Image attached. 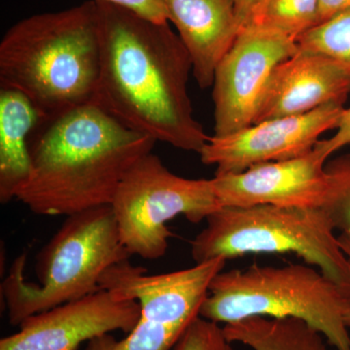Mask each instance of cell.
<instances>
[{
    "instance_id": "cell-4",
    "label": "cell",
    "mask_w": 350,
    "mask_h": 350,
    "mask_svg": "<svg viewBox=\"0 0 350 350\" xmlns=\"http://www.w3.org/2000/svg\"><path fill=\"white\" fill-rule=\"evenodd\" d=\"M131 257L110 204L66 216L39 253L38 283L25 282V254L14 261L4 278L1 292L9 322L20 326L32 315L98 291L103 273Z\"/></svg>"
},
{
    "instance_id": "cell-21",
    "label": "cell",
    "mask_w": 350,
    "mask_h": 350,
    "mask_svg": "<svg viewBox=\"0 0 350 350\" xmlns=\"http://www.w3.org/2000/svg\"><path fill=\"white\" fill-rule=\"evenodd\" d=\"M172 350L237 349L226 337L220 324L199 315L184 329Z\"/></svg>"
},
{
    "instance_id": "cell-11",
    "label": "cell",
    "mask_w": 350,
    "mask_h": 350,
    "mask_svg": "<svg viewBox=\"0 0 350 350\" xmlns=\"http://www.w3.org/2000/svg\"><path fill=\"white\" fill-rule=\"evenodd\" d=\"M140 319L137 301L100 289L24 320L19 332L1 338L0 350H77L105 334L131 333Z\"/></svg>"
},
{
    "instance_id": "cell-3",
    "label": "cell",
    "mask_w": 350,
    "mask_h": 350,
    "mask_svg": "<svg viewBox=\"0 0 350 350\" xmlns=\"http://www.w3.org/2000/svg\"><path fill=\"white\" fill-rule=\"evenodd\" d=\"M100 69L94 0L21 20L0 42L1 88L25 94L41 119L96 101Z\"/></svg>"
},
{
    "instance_id": "cell-15",
    "label": "cell",
    "mask_w": 350,
    "mask_h": 350,
    "mask_svg": "<svg viewBox=\"0 0 350 350\" xmlns=\"http://www.w3.org/2000/svg\"><path fill=\"white\" fill-rule=\"evenodd\" d=\"M41 120L31 100L20 92L0 90V202L7 204L29 180V139Z\"/></svg>"
},
{
    "instance_id": "cell-20",
    "label": "cell",
    "mask_w": 350,
    "mask_h": 350,
    "mask_svg": "<svg viewBox=\"0 0 350 350\" xmlns=\"http://www.w3.org/2000/svg\"><path fill=\"white\" fill-rule=\"evenodd\" d=\"M328 190L322 208L336 231L350 234V153L326 163Z\"/></svg>"
},
{
    "instance_id": "cell-1",
    "label": "cell",
    "mask_w": 350,
    "mask_h": 350,
    "mask_svg": "<svg viewBox=\"0 0 350 350\" xmlns=\"http://www.w3.org/2000/svg\"><path fill=\"white\" fill-rule=\"evenodd\" d=\"M94 2L101 49L96 103L156 142L200 154L209 135L194 116L188 94L192 62L178 34L169 23Z\"/></svg>"
},
{
    "instance_id": "cell-2",
    "label": "cell",
    "mask_w": 350,
    "mask_h": 350,
    "mask_svg": "<svg viewBox=\"0 0 350 350\" xmlns=\"http://www.w3.org/2000/svg\"><path fill=\"white\" fill-rule=\"evenodd\" d=\"M155 144L96 101L41 119L29 139L31 176L16 200L39 215L111 204L124 175Z\"/></svg>"
},
{
    "instance_id": "cell-9",
    "label": "cell",
    "mask_w": 350,
    "mask_h": 350,
    "mask_svg": "<svg viewBox=\"0 0 350 350\" xmlns=\"http://www.w3.org/2000/svg\"><path fill=\"white\" fill-rule=\"evenodd\" d=\"M342 103L295 116L253 124L225 137H209L200 160L215 165V175L237 174L251 165L290 160L310 153L324 133L336 130L344 112Z\"/></svg>"
},
{
    "instance_id": "cell-23",
    "label": "cell",
    "mask_w": 350,
    "mask_h": 350,
    "mask_svg": "<svg viewBox=\"0 0 350 350\" xmlns=\"http://www.w3.org/2000/svg\"><path fill=\"white\" fill-rule=\"evenodd\" d=\"M347 145H350V107L345 108L333 137L328 139H320L315 148L328 160L336 152Z\"/></svg>"
},
{
    "instance_id": "cell-22",
    "label": "cell",
    "mask_w": 350,
    "mask_h": 350,
    "mask_svg": "<svg viewBox=\"0 0 350 350\" xmlns=\"http://www.w3.org/2000/svg\"><path fill=\"white\" fill-rule=\"evenodd\" d=\"M123 7L157 23H170L163 0H94Z\"/></svg>"
},
{
    "instance_id": "cell-5",
    "label": "cell",
    "mask_w": 350,
    "mask_h": 350,
    "mask_svg": "<svg viewBox=\"0 0 350 350\" xmlns=\"http://www.w3.org/2000/svg\"><path fill=\"white\" fill-rule=\"evenodd\" d=\"M350 290L310 265H252L214 278L200 317L230 324L253 317L297 319L319 331L337 350H350Z\"/></svg>"
},
{
    "instance_id": "cell-18",
    "label": "cell",
    "mask_w": 350,
    "mask_h": 350,
    "mask_svg": "<svg viewBox=\"0 0 350 350\" xmlns=\"http://www.w3.org/2000/svg\"><path fill=\"white\" fill-rule=\"evenodd\" d=\"M299 49L338 62L350 73V11L320 23L297 40Z\"/></svg>"
},
{
    "instance_id": "cell-8",
    "label": "cell",
    "mask_w": 350,
    "mask_h": 350,
    "mask_svg": "<svg viewBox=\"0 0 350 350\" xmlns=\"http://www.w3.org/2000/svg\"><path fill=\"white\" fill-rule=\"evenodd\" d=\"M299 51L296 41L266 27H244L221 59L213 84V135L253 125L273 69Z\"/></svg>"
},
{
    "instance_id": "cell-24",
    "label": "cell",
    "mask_w": 350,
    "mask_h": 350,
    "mask_svg": "<svg viewBox=\"0 0 350 350\" xmlns=\"http://www.w3.org/2000/svg\"><path fill=\"white\" fill-rule=\"evenodd\" d=\"M241 29L254 25L258 14L266 0H234Z\"/></svg>"
},
{
    "instance_id": "cell-19",
    "label": "cell",
    "mask_w": 350,
    "mask_h": 350,
    "mask_svg": "<svg viewBox=\"0 0 350 350\" xmlns=\"http://www.w3.org/2000/svg\"><path fill=\"white\" fill-rule=\"evenodd\" d=\"M184 329L140 320L121 340L105 334L89 340L85 350H172Z\"/></svg>"
},
{
    "instance_id": "cell-26",
    "label": "cell",
    "mask_w": 350,
    "mask_h": 350,
    "mask_svg": "<svg viewBox=\"0 0 350 350\" xmlns=\"http://www.w3.org/2000/svg\"><path fill=\"white\" fill-rule=\"evenodd\" d=\"M338 243H340V248L342 252L345 253L347 257V262L349 266V289L350 290V234H338Z\"/></svg>"
},
{
    "instance_id": "cell-17",
    "label": "cell",
    "mask_w": 350,
    "mask_h": 350,
    "mask_svg": "<svg viewBox=\"0 0 350 350\" xmlns=\"http://www.w3.org/2000/svg\"><path fill=\"white\" fill-rule=\"evenodd\" d=\"M319 24V0H266L254 25L296 41Z\"/></svg>"
},
{
    "instance_id": "cell-14",
    "label": "cell",
    "mask_w": 350,
    "mask_h": 350,
    "mask_svg": "<svg viewBox=\"0 0 350 350\" xmlns=\"http://www.w3.org/2000/svg\"><path fill=\"white\" fill-rule=\"evenodd\" d=\"M202 89L213 87L221 59L241 31L234 0H163Z\"/></svg>"
},
{
    "instance_id": "cell-10",
    "label": "cell",
    "mask_w": 350,
    "mask_h": 350,
    "mask_svg": "<svg viewBox=\"0 0 350 350\" xmlns=\"http://www.w3.org/2000/svg\"><path fill=\"white\" fill-rule=\"evenodd\" d=\"M226 262L218 258L190 269L150 275L146 269L125 260L103 273L100 286L116 298L137 301L142 310L140 320L186 328L199 317L211 282Z\"/></svg>"
},
{
    "instance_id": "cell-13",
    "label": "cell",
    "mask_w": 350,
    "mask_h": 350,
    "mask_svg": "<svg viewBox=\"0 0 350 350\" xmlns=\"http://www.w3.org/2000/svg\"><path fill=\"white\" fill-rule=\"evenodd\" d=\"M350 94V73L330 57L299 49L271 73L253 124L306 114Z\"/></svg>"
},
{
    "instance_id": "cell-27",
    "label": "cell",
    "mask_w": 350,
    "mask_h": 350,
    "mask_svg": "<svg viewBox=\"0 0 350 350\" xmlns=\"http://www.w3.org/2000/svg\"><path fill=\"white\" fill-rule=\"evenodd\" d=\"M345 324H347V326L349 327V328H350V310H349V312L345 313Z\"/></svg>"
},
{
    "instance_id": "cell-12",
    "label": "cell",
    "mask_w": 350,
    "mask_h": 350,
    "mask_svg": "<svg viewBox=\"0 0 350 350\" xmlns=\"http://www.w3.org/2000/svg\"><path fill=\"white\" fill-rule=\"evenodd\" d=\"M327 159L317 148L290 160L251 165L237 174L215 175L214 189L222 207L271 204L319 208L328 190Z\"/></svg>"
},
{
    "instance_id": "cell-7",
    "label": "cell",
    "mask_w": 350,
    "mask_h": 350,
    "mask_svg": "<svg viewBox=\"0 0 350 350\" xmlns=\"http://www.w3.org/2000/svg\"><path fill=\"white\" fill-rule=\"evenodd\" d=\"M110 206L126 250L146 260L165 256L172 219L183 215L200 223L222 207L213 178L178 176L152 152L126 172Z\"/></svg>"
},
{
    "instance_id": "cell-16",
    "label": "cell",
    "mask_w": 350,
    "mask_h": 350,
    "mask_svg": "<svg viewBox=\"0 0 350 350\" xmlns=\"http://www.w3.org/2000/svg\"><path fill=\"white\" fill-rule=\"evenodd\" d=\"M223 330L232 344L253 350H328L324 336L303 320L253 317L226 324Z\"/></svg>"
},
{
    "instance_id": "cell-25",
    "label": "cell",
    "mask_w": 350,
    "mask_h": 350,
    "mask_svg": "<svg viewBox=\"0 0 350 350\" xmlns=\"http://www.w3.org/2000/svg\"><path fill=\"white\" fill-rule=\"evenodd\" d=\"M347 11H350V0H319V24Z\"/></svg>"
},
{
    "instance_id": "cell-6",
    "label": "cell",
    "mask_w": 350,
    "mask_h": 350,
    "mask_svg": "<svg viewBox=\"0 0 350 350\" xmlns=\"http://www.w3.org/2000/svg\"><path fill=\"white\" fill-rule=\"evenodd\" d=\"M206 221V227L191 243L196 264L259 253H294L333 282L349 285V262L322 207H221Z\"/></svg>"
}]
</instances>
